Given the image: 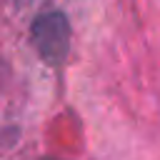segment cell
<instances>
[{
    "instance_id": "cell-2",
    "label": "cell",
    "mask_w": 160,
    "mask_h": 160,
    "mask_svg": "<svg viewBox=\"0 0 160 160\" xmlns=\"http://www.w3.org/2000/svg\"><path fill=\"white\" fill-rule=\"evenodd\" d=\"M42 160H58V158H42Z\"/></svg>"
},
{
    "instance_id": "cell-1",
    "label": "cell",
    "mask_w": 160,
    "mask_h": 160,
    "mask_svg": "<svg viewBox=\"0 0 160 160\" xmlns=\"http://www.w3.org/2000/svg\"><path fill=\"white\" fill-rule=\"evenodd\" d=\"M30 38H32L38 55L48 65H60L70 48V22L60 10L42 12L32 20Z\"/></svg>"
}]
</instances>
